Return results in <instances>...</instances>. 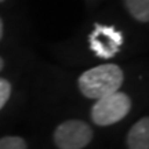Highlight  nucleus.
I'll list each match as a JSON object with an SVG mask.
<instances>
[{
  "label": "nucleus",
  "mask_w": 149,
  "mask_h": 149,
  "mask_svg": "<svg viewBox=\"0 0 149 149\" xmlns=\"http://www.w3.org/2000/svg\"><path fill=\"white\" fill-rule=\"evenodd\" d=\"M1 1H4V0H0V3H1Z\"/></svg>",
  "instance_id": "11"
},
{
  "label": "nucleus",
  "mask_w": 149,
  "mask_h": 149,
  "mask_svg": "<svg viewBox=\"0 0 149 149\" xmlns=\"http://www.w3.org/2000/svg\"><path fill=\"white\" fill-rule=\"evenodd\" d=\"M1 68H3V59L0 58V70H1Z\"/></svg>",
  "instance_id": "10"
},
{
  "label": "nucleus",
  "mask_w": 149,
  "mask_h": 149,
  "mask_svg": "<svg viewBox=\"0 0 149 149\" xmlns=\"http://www.w3.org/2000/svg\"><path fill=\"white\" fill-rule=\"evenodd\" d=\"M123 72L115 64H105L86 70L79 77V88L83 95L100 100L119 91L123 83Z\"/></svg>",
  "instance_id": "1"
},
{
  "label": "nucleus",
  "mask_w": 149,
  "mask_h": 149,
  "mask_svg": "<svg viewBox=\"0 0 149 149\" xmlns=\"http://www.w3.org/2000/svg\"><path fill=\"white\" fill-rule=\"evenodd\" d=\"M130 149H149V119L144 117L134 124L127 135Z\"/></svg>",
  "instance_id": "5"
},
{
  "label": "nucleus",
  "mask_w": 149,
  "mask_h": 149,
  "mask_svg": "<svg viewBox=\"0 0 149 149\" xmlns=\"http://www.w3.org/2000/svg\"><path fill=\"white\" fill-rule=\"evenodd\" d=\"M91 138L93 130L81 120H66L54 133V141L59 149H83Z\"/></svg>",
  "instance_id": "3"
},
{
  "label": "nucleus",
  "mask_w": 149,
  "mask_h": 149,
  "mask_svg": "<svg viewBox=\"0 0 149 149\" xmlns=\"http://www.w3.org/2000/svg\"><path fill=\"white\" fill-rule=\"evenodd\" d=\"M11 94V86L6 79H0V109L6 105Z\"/></svg>",
  "instance_id": "8"
},
{
  "label": "nucleus",
  "mask_w": 149,
  "mask_h": 149,
  "mask_svg": "<svg viewBox=\"0 0 149 149\" xmlns=\"http://www.w3.org/2000/svg\"><path fill=\"white\" fill-rule=\"evenodd\" d=\"M131 109V100L124 93H112L97 100L91 109V119L98 126H111L120 122Z\"/></svg>",
  "instance_id": "2"
},
{
  "label": "nucleus",
  "mask_w": 149,
  "mask_h": 149,
  "mask_svg": "<svg viewBox=\"0 0 149 149\" xmlns=\"http://www.w3.org/2000/svg\"><path fill=\"white\" fill-rule=\"evenodd\" d=\"M1 35H3V24H1V19H0V39H1Z\"/></svg>",
  "instance_id": "9"
},
{
  "label": "nucleus",
  "mask_w": 149,
  "mask_h": 149,
  "mask_svg": "<svg viewBox=\"0 0 149 149\" xmlns=\"http://www.w3.org/2000/svg\"><path fill=\"white\" fill-rule=\"evenodd\" d=\"M128 13L141 22L149 21V0H124Z\"/></svg>",
  "instance_id": "6"
},
{
  "label": "nucleus",
  "mask_w": 149,
  "mask_h": 149,
  "mask_svg": "<svg viewBox=\"0 0 149 149\" xmlns=\"http://www.w3.org/2000/svg\"><path fill=\"white\" fill-rule=\"evenodd\" d=\"M90 47L101 58L109 59L119 51L123 44V35L113 26H105L97 24L94 31L88 36Z\"/></svg>",
  "instance_id": "4"
},
{
  "label": "nucleus",
  "mask_w": 149,
  "mask_h": 149,
  "mask_svg": "<svg viewBox=\"0 0 149 149\" xmlns=\"http://www.w3.org/2000/svg\"><path fill=\"white\" fill-rule=\"evenodd\" d=\"M0 149H26V144L21 137L0 138Z\"/></svg>",
  "instance_id": "7"
}]
</instances>
